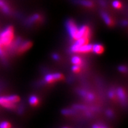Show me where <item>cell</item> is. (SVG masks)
<instances>
[{"mask_svg":"<svg viewBox=\"0 0 128 128\" xmlns=\"http://www.w3.org/2000/svg\"><path fill=\"white\" fill-rule=\"evenodd\" d=\"M102 16L103 17V20H104L105 23L107 24L108 26H111L113 25V22L112 20V19L110 18V17L108 15L106 12H102Z\"/></svg>","mask_w":128,"mask_h":128,"instance_id":"9","label":"cell"},{"mask_svg":"<svg viewBox=\"0 0 128 128\" xmlns=\"http://www.w3.org/2000/svg\"><path fill=\"white\" fill-rule=\"evenodd\" d=\"M66 27L70 36L72 39L76 40L78 28L75 22L72 20H68L66 23Z\"/></svg>","mask_w":128,"mask_h":128,"instance_id":"2","label":"cell"},{"mask_svg":"<svg viewBox=\"0 0 128 128\" xmlns=\"http://www.w3.org/2000/svg\"><path fill=\"white\" fill-rule=\"evenodd\" d=\"M80 94H81V96H83V97H86V96H87V92H85V91L81 90V91H80Z\"/></svg>","mask_w":128,"mask_h":128,"instance_id":"27","label":"cell"},{"mask_svg":"<svg viewBox=\"0 0 128 128\" xmlns=\"http://www.w3.org/2000/svg\"><path fill=\"white\" fill-rule=\"evenodd\" d=\"M72 71L74 72H79L81 71L80 65H74L72 67Z\"/></svg>","mask_w":128,"mask_h":128,"instance_id":"18","label":"cell"},{"mask_svg":"<svg viewBox=\"0 0 128 128\" xmlns=\"http://www.w3.org/2000/svg\"><path fill=\"white\" fill-rule=\"evenodd\" d=\"M90 36V28L87 26H82L81 28H78L76 40L81 38H89Z\"/></svg>","mask_w":128,"mask_h":128,"instance_id":"4","label":"cell"},{"mask_svg":"<svg viewBox=\"0 0 128 128\" xmlns=\"http://www.w3.org/2000/svg\"><path fill=\"white\" fill-rule=\"evenodd\" d=\"M101 128H106V127H104V126H102V127H100Z\"/></svg>","mask_w":128,"mask_h":128,"instance_id":"30","label":"cell"},{"mask_svg":"<svg viewBox=\"0 0 128 128\" xmlns=\"http://www.w3.org/2000/svg\"><path fill=\"white\" fill-rule=\"evenodd\" d=\"M92 44H87L85 45L80 46L79 48L78 53H88L92 51Z\"/></svg>","mask_w":128,"mask_h":128,"instance_id":"7","label":"cell"},{"mask_svg":"<svg viewBox=\"0 0 128 128\" xmlns=\"http://www.w3.org/2000/svg\"><path fill=\"white\" fill-rule=\"evenodd\" d=\"M76 2L88 7H92L93 6V4L92 1H88V0H76Z\"/></svg>","mask_w":128,"mask_h":128,"instance_id":"12","label":"cell"},{"mask_svg":"<svg viewBox=\"0 0 128 128\" xmlns=\"http://www.w3.org/2000/svg\"><path fill=\"white\" fill-rule=\"evenodd\" d=\"M76 42L75 44H78L79 46H82L87 44L89 42V38H81L80 39L76 40Z\"/></svg>","mask_w":128,"mask_h":128,"instance_id":"11","label":"cell"},{"mask_svg":"<svg viewBox=\"0 0 128 128\" xmlns=\"http://www.w3.org/2000/svg\"><path fill=\"white\" fill-rule=\"evenodd\" d=\"M40 18V17L39 15H38V14H35V15L32 16L31 18H30L29 21L30 23H33V22H36V21L39 20Z\"/></svg>","mask_w":128,"mask_h":128,"instance_id":"16","label":"cell"},{"mask_svg":"<svg viewBox=\"0 0 128 128\" xmlns=\"http://www.w3.org/2000/svg\"><path fill=\"white\" fill-rule=\"evenodd\" d=\"M11 124L7 122H3L0 124V128H10Z\"/></svg>","mask_w":128,"mask_h":128,"instance_id":"17","label":"cell"},{"mask_svg":"<svg viewBox=\"0 0 128 128\" xmlns=\"http://www.w3.org/2000/svg\"><path fill=\"white\" fill-rule=\"evenodd\" d=\"M14 37V28L12 26H8L0 33V42L4 48L8 47L12 43Z\"/></svg>","mask_w":128,"mask_h":128,"instance_id":"1","label":"cell"},{"mask_svg":"<svg viewBox=\"0 0 128 128\" xmlns=\"http://www.w3.org/2000/svg\"><path fill=\"white\" fill-rule=\"evenodd\" d=\"M106 114H107V116H108L110 117V118H111V117L113 116V112H112V110H108V111L106 112Z\"/></svg>","mask_w":128,"mask_h":128,"instance_id":"26","label":"cell"},{"mask_svg":"<svg viewBox=\"0 0 128 128\" xmlns=\"http://www.w3.org/2000/svg\"><path fill=\"white\" fill-rule=\"evenodd\" d=\"M4 5H5V4L4 3V2L1 1V0H0V7H2Z\"/></svg>","mask_w":128,"mask_h":128,"instance_id":"29","label":"cell"},{"mask_svg":"<svg viewBox=\"0 0 128 128\" xmlns=\"http://www.w3.org/2000/svg\"><path fill=\"white\" fill-rule=\"evenodd\" d=\"M29 103L32 106H36L39 103V100L36 96H32L29 98Z\"/></svg>","mask_w":128,"mask_h":128,"instance_id":"14","label":"cell"},{"mask_svg":"<svg viewBox=\"0 0 128 128\" xmlns=\"http://www.w3.org/2000/svg\"><path fill=\"white\" fill-rule=\"evenodd\" d=\"M0 105L8 108H16V105L14 103L11 102L7 97H0Z\"/></svg>","mask_w":128,"mask_h":128,"instance_id":"5","label":"cell"},{"mask_svg":"<svg viewBox=\"0 0 128 128\" xmlns=\"http://www.w3.org/2000/svg\"><path fill=\"white\" fill-rule=\"evenodd\" d=\"M7 97L11 102H12V103H17V102H18L19 101H20V97L16 95L10 96L8 97Z\"/></svg>","mask_w":128,"mask_h":128,"instance_id":"15","label":"cell"},{"mask_svg":"<svg viewBox=\"0 0 128 128\" xmlns=\"http://www.w3.org/2000/svg\"><path fill=\"white\" fill-rule=\"evenodd\" d=\"M73 111L70 109H64L62 111V114H71L73 113Z\"/></svg>","mask_w":128,"mask_h":128,"instance_id":"21","label":"cell"},{"mask_svg":"<svg viewBox=\"0 0 128 128\" xmlns=\"http://www.w3.org/2000/svg\"><path fill=\"white\" fill-rule=\"evenodd\" d=\"M118 69L120 71L122 72H126L127 71V68L124 66H120Z\"/></svg>","mask_w":128,"mask_h":128,"instance_id":"24","label":"cell"},{"mask_svg":"<svg viewBox=\"0 0 128 128\" xmlns=\"http://www.w3.org/2000/svg\"><path fill=\"white\" fill-rule=\"evenodd\" d=\"M71 62L74 65H80L81 64H82V60H81V58L78 56H74L72 58Z\"/></svg>","mask_w":128,"mask_h":128,"instance_id":"13","label":"cell"},{"mask_svg":"<svg viewBox=\"0 0 128 128\" xmlns=\"http://www.w3.org/2000/svg\"><path fill=\"white\" fill-rule=\"evenodd\" d=\"M112 5H113V7H114V8H120L122 6L121 3L119 1H113V3H112Z\"/></svg>","mask_w":128,"mask_h":128,"instance_id":"19","label":"cell"},{"mask_svg":"<svg viewBox=\"0 0 128 128\" xmlns=\"http://www.w3.org/2000/svg\"></svg>","mask_w":128,"mask_h":128,"instance_id":"31","label":"cell"},{"mask_svg":"<svg viewBox=\"0 0 128 128\" xmlns=\"http://www.w3.org/2000/svg\"><path fill=\"white\" fill-rule=\"evenodd\" d=\"M1 8H2L3 12H4L5 13H8L9 12H10V10L8 8V7L6 4H5L4 6H3L2 7H1Z\"/></svg>","mask_w":128,"mask_h":128,"instance_id":"23","label":"cell"},{"mask_svg":"<svg viewBox=\"0 0 128 128\" xmlns=\"http://www.w3.org/2000/svg\"><path fill=\"white\" fill-rule=\"evenodd\" d=\"M64 76L62 74L60 73H55V74H50L46 75L44 77V80L46 82L53 83L56 81H60V80H63Z\"/></svg>","mask_w":128,"mask_h":128,"instance_id":"3","label":"cell"},{"mask_svg":"<svg viewBox=\"0 0 128 128\" xmlns=\"http://www.w3.org/2000/svg\"><path fill=\"white\" fill-rule=\"evenodd\" d=\"M5 55V48L0 42V56L3 57Z\"/></svg>","mask_w":128,"mask_h":128,"instance_id":"20","label":"cell"},{"mask_svg":"<svg viewBox=\"0 0 128 128\" xmlns=\"http://www.w3.org/2000/svg\"><path fill=\"white\" fill-rule=\"evenodd\" d=\"M115 94L114 91H110V92H108V96H109L110 98H113L114 97Z\"/></svg>","mask_w":128,"mask_h":128,"instance_id":"25","label":"cell"},{"mask_svg":"<svg viewBox=\"0 0 128 128\" xmlns=\"http://www.w3.org/2000/svg\"><path fill=\"white\" fill-rule=\"evenodd\" d=\"M86 97H87L89 100H93L94 98H95L94 94H92V93H88V92L87 94V96H86Z\"/></svg>","mask_w":128,"mask_h":128,"instance_id":"22","label":"cell"},{"mask_svg":"<svg viewBox=\"0 0 128 128\" xmlns=\"http://www.w3.org/2000/svg\"><path fill=\"white\" fill-rule=\"evenodd\" d=\"M104 47L100 44H95L92 45V51L96 54H102L104 52Z\"/></svg>","mask_w":128,"mask_h":128,"instance_id":"8","label":"cell"},{"mask_svg":"<svg viewBox=\"0 0 128 128\" xmlns=\"http://www.w3.org/2000/svg\"><path fill=\"white\" fill-rule=\"evenodd\" d=\"M32 43L30 41H26L23 42V44H20V46H19L18 48V52L19 54L21 53H23L27 51L30 49V48L32 46Z\"/></svg>","mask_w":128,"mask_h":128,"instance_id":"6","label":"cell"},{"mask_svg":"<svg viewBox=\"0 0 128 128\" xmlns=\"http://www.w3.org/2000/svg\"><path fill=\"white\" fill-rule=\"evenodd\" d=\"M117 92H118V97H119V98H120V100L123 103H124L126 101V96L124 90L122 88H119L118 91H117Z\"/></svg>","mask_w":128,"mask_h":128,"instance_id":"10","label":"cell"},{"mask_svg":"<svg viewBox=\"0 0 128 128\" xmlns=\"http://www.w3.org/2000/svg\"><path fill=\"white\" fill-rule=\"evenodd\" d=\"M53 58L55 60H58L60 59V56L57 55V54H54L53 55Z\"/></svg>","mask_w":128,"mask_h":128,"instance_id":"28","label":"cell"}]
</instances>
